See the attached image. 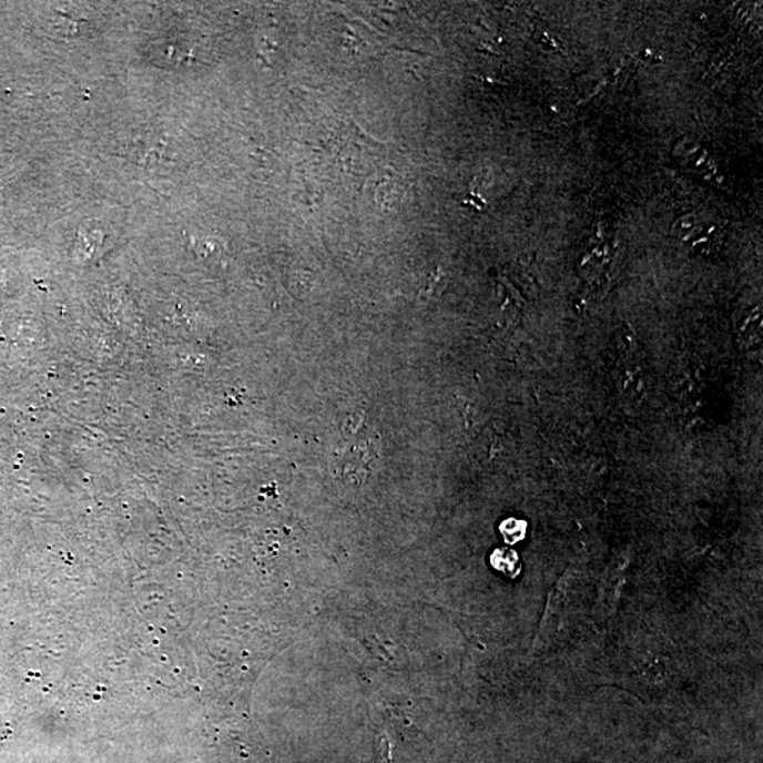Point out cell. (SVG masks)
<instances>
[{
	"instance_id": "1",
	"label": "cell",
	"mask_w": 763,
	"mask_h": 763,
	"mask_svg": "<svg viewBox=\"0 0 763 763\" xmlns=\"http://www.w3.org/2000/svg\"><path fill=\"white\" fill-rule=\"evenodd\" d=\"M378 436L364 427H344L342 440L333 448L332 467L335 476L349 482L368 479L373 464L378 460Z\"/></svg>"
}]
</instances>
